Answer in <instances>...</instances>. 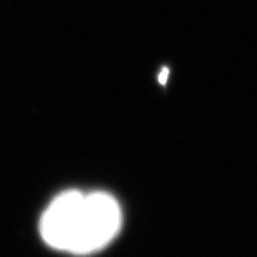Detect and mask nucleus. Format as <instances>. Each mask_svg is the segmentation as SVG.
Masks as SVG:
<instances>
[{"mask_svg":"<svg viewBox=\"0 0 257 257\" xmlns=\"http://www.w3.org/2000/svg\"><path fill=\"white\" fill-rule=\"evenodd\" d=\"M121 227V210L117 200L107 193L84 194L82 210L70 253L90 254L104 248Z\"/></svg>","mask_w":257,"mask_h":257,"instance_id":"1","label":"nucleus"},{"mask_svg":"<svg viewBox=\"0 0 257 257\" xmlns=\"http://www.w3.org/2000/svg\"><path fill=\"white\" fill-rule=\"evenodd\" d=\"M84 194L79 190H69L59 194L43 213L39 230L47 246L69 251L73 246L79 214Z\"/></svg>","mask_w":257,"mask_h":257,"instance_id":"2","label":"nucleus"},{"mask_svg":"<svg viewBox=\"0 0 257 257\" xmlns=\"http://www.w3.org/2000/svg\"><path fill=\"white\" fill-rule=\"evenodd\" d=\"M166 76H167V70H165V73L162 74V76H159V82L165 83L166 82Z\"/></svg>","mask_w":257,"mask_h":257,"instance_id":"3","label":"nucleus"}]
</instances>
